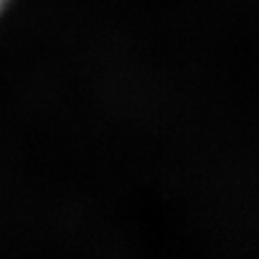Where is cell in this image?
<instances>
[{"label": "cell", "mask_w": 259, "mask_h": 259, "mask_svg": "<svg viewBox=\"0 0 259 259\" xmlns=\"http://www.w3.org/2000/svg\"><path fill=\"white\" fill-rule=\"evenodd\" d=\"M6 2H8V0H0V9H2V6H4Z\"/></svg>", "instance_id": "1"}]
</instances>
